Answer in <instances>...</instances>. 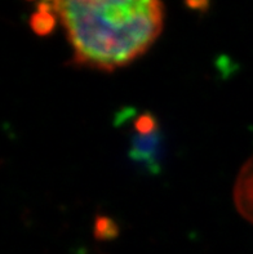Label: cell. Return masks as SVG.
Wrapping results in <instances>:
<instances>
[{
    "instance_id": "obj_1",
    "label": "cell",
    "mask_w": 253,
    "mask_h": 254,
    "mask_svg": "<svg viewBox=\"0 0 253 254\" xmlns=\"http://www.w3.org/2000/svg\"><path fill=\"white\" fill-rule=\"evenodd\" d=\"M78 66L112 72L145 55L162 34L161 0H52Z\"/></svg>"
},
{
    "instance_id": "obj_3",
    "label": "cell",
    "mask_w": 253,
    "mask_h": 254,
    "mask_svg": "<svg viewBox=\"0 0 253 254\" xmlns=\"http://www.w3.org/2000/svg\"><path fill=\"white\" fill-rule=\"evenodd\" d=\"M42 1H43V3H44V5H48V4L51 3L52 0H42Z\"/></svg>"
},
{
    "instance_id": "obj_2",
    "label": "cell",
    "mask_w": 253,
    "mask_h": 254,
    "mask_svg": "<svg viewBox=\"0 0 253 254\" xmlns=\"http://www.w3.org/2000/svg\"><path fill=\"white\" fill-rule=\"evenodd\" d=\"M233 195L239 214L253 225V155L241 168Z\"/></svg>"
}]
</instances>
